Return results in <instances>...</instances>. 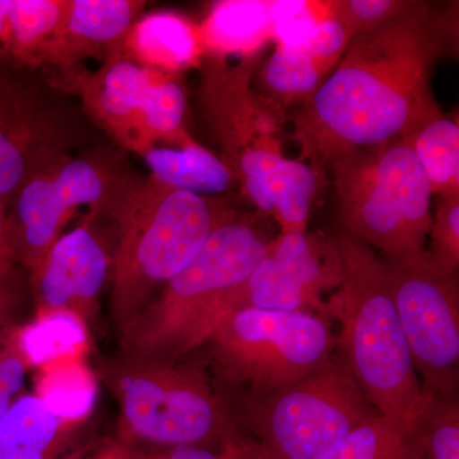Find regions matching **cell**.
<instances>
[{
  "label": "cell",
  "instance_id": "ba28073f",
  "mask_svg": "<svg viewBox=\"0 0 459 459\" xmlns=\"http://www.w3.org/2000/svg\"><path fill=\"white\" fill-rule=\"evenodd\" d=\"M243 413L276 459H318L380 415L337 352L291 385L244 397Z\"/></svg>",
  "mask_w": 459,
  "mask_h": 459
},
{
  "label": "cell",
  "instance_id": "9a60e30c",
  "mask_svg": "<svg viewBox=\"0 0 459 459\" xmlns=\"http://www.w3.org/2000/svg\"><path fill=\"white\" fill-rule=\"evenodd\" d=\"M95 221L87 213L77 228L62 234L31 274L39 313L65 310L86 322L98 312L100 295L110 280L111 252Z\"/></svg>",
  "mask_w": 459,
  "mask_h": 459
},
{
  "label": "cell",
  "instance_id": "2e32d148",
  "mask_svg": "<svg viewBox=\"0 0 459 459\" xmlns=\"http://www.w3.org/2000/svg\"><path fill=\"white\" fill-rule=\"evenodd\" d=\"M143 0H69L65 22L42 59L41 71H74L83 60H108L146 8Z\"/></svg>",
  "mask_w": 459,
  "mask_h": 459
},
{
  "label": "cell",
  "instance_id": "4fadbf2b",
  "mask_svg": "<svg viewBox=\"0 0 459 459\" xmlns=\"http://www.w3.org/2000/svg\"><path fill=\"white\" fill-rule=\"evenodd\" d=\"M341 282L342 263L334 238L307 231L281 234L270 241L262 261L235 292L228 314L256 307L327 316L323 296L331 295Z\"/></svg>",
  "mask_w": 459,
  "mask_h": 459
},
{
  "label": "cell",
  "instance_id": "7c38bea8",
  "mask_svg": "<svg viewBox=\"0 0 459 459\" xmlns=\"http://www.w3.org/2000/svg\"><path fill=\"white\" fill-rule=\"evenodd\" d=\"M392 299L422 388L455 394L459 362L458 273L437 268L427 250L386 258Z\"/></svg>",
  "mask_w": 459,
  "mask_h": 459
},
{
  "label": "cell",
  "instance_id": "6da1fadb",
  "mask_svg": "<svg viewBox=\"0 0 459 459\" xmlns=\"http://www.w3.org/2000/svg\"><path fill=\"white\" fill-rule=\"evenodd\" d=\"M424 4L353 39L318 91L295 117V137L309 157L329 164L346 151L406 134L439 108L431 74L457 47V14Z\"/></svg>",
  "mask_w": 459,
  "mask_h": 459
},
{
  "label": "cell",
  "instance_id": "30bf717a",
  "mask_svg": "<svg viewBox=\"0 0 459 459\" xmlns=\"http://www.w3.org/2000/svg\"><path fill=\"white\" fill-rule=\"evenodd\" d=\"M253 66L252 59L230 65L228 60L205 56L199 66L198 98L223 161L249 201L265 212L292 160L282 153L277 107L262 102L250 89Z\"/></svg>",
  "mask_w": 459,
  "mask_h": 459
},
{
  "label": "cell",
  "instance_id": "603a6c76",
  "mask_svg": "<svg viewBox=\"0 0 459 459\" xmlns=\"http://www.w3.org/2000/svg\"><path fill=\"white\" fill-rule=\"evenodd\" d=\"M318 459H430L418 427H404L382 415L355 429Z\"/></svg>",
  "mask_w": 459,
  "mask_h": 459
},
{
  "label": "cell",
  "instance_id": "83f0119b",
  "mask_svg": "<svg viewBox=\"0 0 459 459\" xmlns=\"http://www.w3.org/2000/svg\"><path fill=\"white\" fill-rule=\"evenodd\" d=\"M337 2L281 0L272 4V26L277 47H298L316 27L336 17Z\"/></svg>",
  "mask_w": 459,
  "mask_h": 459
},
{
  "label": "cell",
  "instance_id": "cb8c5ba5",
  "mask_svg": "<svg viewBox=\"0 0 459 459\" xmlns=\"http://www.w3.org/2000/svg\"><path fill=\"white\" fill-rule=\"evenodd\" d=\"M14 340L27 365L42 368L82 352L87 343L86 322L65 310L39 313L35 322L14 332Z\"/></svg>",
  "mask_w": 459,
  "mask_h": 459
},
{
  "label": "cell",
  "instance_id": "d6986e66",
  "mask_svg": "<svg viewBox=\"0 0 459 459\" xmlns=\"http://www.w3.org/2000/svg\"><path fill=\"white\" fill-rule=\"evenodd\" d=\"M141 157L151 177L202 197L222 195L235 180L226 162L198 142L184 147L153 146Z\"/></svg>",
  "mask_w": 459,
  "mask_h": 459
},
{
  "label": "cell",
  "instance_id": "d590c367",
  "mask_svg": "<svg viewBox=\"0 0 459 459\" xmlns=\"http://www.w3.org/2000/svg\"><path fill=\"white\" fill-rule=\"evenodd\" d=\"M8 0H0V47L4 41L7 30Z\"/></svg>",
  "mask_w": 459,
  "mask_h": 459
},
{
  "label": "cell",
  "instance_id": "d6a6232c",
  "mask_svg": "<svg viewBox=\"0 0 459 459\" xmlns=\"http://www.w3.org/2000/svg\"><path fill=\"white\" fill-rule=\"evenodd\" d=\"M132 459H220L219 451L202 446L142 448L131 446Z\"/></svg>",
  "mask_w": 459,
  "mask_h": 459
},
{
  "label": "cell",
  "instance_id": "8fae6325",
  "mask_svg": "<svg viewBox=\"0 0 459 459\" xmlns=\"http://www.w3.org/2000/svg\"><path fill=\"white\" fill-rule=\"evenodd\" d=\"M131 174L122 153L93 146L26 181L8 205V241L17 264L35 273L77 210L89 207L91 216L102 219Z\"/></svg>",
  "mask_w": 459,
  "mask_h": 459
},
{
  "label": "cell",
  "instance_id": "ac0fdd59",
  "mask_svg": "<svg viewBox=\"0 0 459 459\" xmlns=\"http://www.w3.org/2000/svg\"><path fill=\"white\" fill-rule=\"evenodd\" d=\"M272 4L265 0H223L214 3L198 23L204 56L228 60L229 56L253 59L273 39Z\"/></svg>",
  "mask_w": 459,
  "mask_h": 459
},
{
  "label": "cell",
  "instance_id": "836d02e7",
  "mask_svg": "<svg viewBox=\"0 0 459 459\" xmlns=\"http://www.w3.org/2000/svg\"><path fill=\"white\" fill-rule=\"evenodd\" d=\"M72 459H132V448L117 440V442L107 444L92 455Z\"/></svg>",
  "mask_w": 459,
  "mask_h": 459
},
{
  "label": "cell",
  "instance_id": "4dcf8cb0",
  "mask_svg": "<svg viewBox=\"0 0 459 459\" xmlns=\"http://www.w3.org/2000/svg\"><path fill=\"white\" fill-rule=\"evenodd\" d=\"M29 365L21 355L14 340H11L0 349V419L11 409L17 395L25 385L26 371Z\"/></svg>",
  "mask_w": 459,
  "mask_h": 459
},
{
  "label": "cell",
  "instance_id": "484cf974",
  "mask_svg": "<svg viewBox=\"0 0 459 459\" xmlns=\"http://www.w3.org/2000/svg\"><path fill=\"white\" fill-rule=\"evenodd\" d=\"M186 95L177 75L155 72L146 101L144 126L153 146L184 147L195 143L186 128Z\"/></svg>",
  "mask_w": 459,
  "mask_h": 459
},
{
  "label": "cell",
  "instance_id": "52a82bcc",
  "mask_svg": "<svg viewBox=\"0 0 459 459\" xmlns=\"http://www.w3.org/2000/svg\"><path fill=\"white\" fill-rule=\"evenodd\" d=\"M214 370L246 397L296 382L336 352L331 320L319 314L240 307L208 338Z\"/></svg>",
  "mask_w": 459,
  "mask_h": 459
},
{
  "label": "cell",
  "instance_id": "ffe728a7",
  "mask_svg": "<svg viewBox=\"0 0 459 459\" xmlns=\"http://www.w3.org/2000/svg\"><path fill=\"white\" fill-rule=\"evenodd\" d=\"M68 7L69 0H8L7 30L0 57L40 71Z\"/></svg>",
  "mask_w": 459,
  "mask_h": 459
},
{
  "label": "cell",
  "instance_id": "8992f818",
  "mask_svg": "<svg viewBox=\"0 0 459 459\" xmlns=\"http://www.w3.org/2000/svg\"><path fill=\"white\" fill-rule=\"evenodd\" d=\"M328 165L344 232L386 258L425 249L433 193L406 142L398 137L346 151Z\"/></svg>",
  "mask_w": 459,
  "mask_h": 459
},
{
  "label": "cell",
  "instance_id": "9c48e42d",
  "mask_svg": "<svg viewBox=\"0 0 459 459\" xmlns=\"http://www.w3.org/2000/svg\"><path fill=\"white\" fill-rule=\"evenodd\" d=\"M44 72L0 57V201L91 146L90 122Z\"/></svg>",
  "mask_w": 459,
  "mask_h": 459
},
{
  "label": "cell",
  "instance_id": "f1b7e54d",
  "mask_svg": "<svg viewBox=\"0 0 459 459\" xmlns=\"http://www.w3.org/2000/svg\"><path fill=\"white\" fill-rule=\"evenodd\" d=\"M424 2L416 0H338L336 20L349 33L351 41L418 11Z\"/></svg>",
  "mask_w": 459,
  "mask_h": 459
},
{
  "label": "cell",
  "instance_id": "f546056e",
  "mask_svg": "<svg viewBox=\"0 0 459 459\" xmlns=\"http://www.w3.org/2000/svg\"><path fill=\"white\" fill-rule=\"evenodd\" d=\"M428 240L425 250L434 264L446 273H458L459 195H437Z\"/></svg>",
  "mask_w": 459,
  "mask_h": 459
},
{
  "label": "cell",
  "instance_id": "4316f807",
  "mask_svg": "<svg viewBox=\"0 0 459 459\" xmlns=\"http://www.w3.org/2000/svg\"><path fill=\"white\" fill-rule=\"evenodd\" d=\"M419 429L424 435L430 459H459V402L455 394H435L424 389Z\"/></svg>",
  "mask_w": 459,
  "mask_h": 459
},
{
  "label": "cell",
  "instance_id": "5b68a950",
  "mask_svg": "<svg viewBox=\"0 0 459 459\" xmlns=\"http://www.w3.org/2000/svg\"><path fill=\"white\" fill-rule=\"evenodd\" d=\"M102 374L119 402V440L126 446L220 452L238 435L228 404L199 364L123 356Z\"/></svg>",
  "mask_w": 459,
  "mask_h": 459
},
{
  "label": "cell",
  "instance_id": "7402d4cb",
  "mask_svg": "<svg viewBox=\"0 0 459 459\" xmlns=\"http://www.w3.org/2000/svg\"><path fill=\"white\" fill-rule=\"evenodd\" d=\"M338 63L337 57L323 50L309 36L298 47H276L263 68V83L280 104L301 99L307 101Z\"/></svg>",
  "mask_w": 459,
  "mask_h": 459
},
{
  "label": "cell",
  "instance_id": "d4e9b609",
  "mask_svg": "<svg viewBox=\"0 0 459 459\" xmlns=\"http://www.w3.org/2000/svg\"><path fill=\"white\" fill-rule=\"evenodd\" d=\"M95 394L93 377L78 356L42 367L36 395L69 424L84 419L92 409Z\"/></svg>",
  "mask_w": 459,
  "mask_h": 459
},
{
  "label": "cell",
  "instance_id": "e575fe53",
  "mask_svg": "<svg viewBox=\"0 0 459 459\" xmlns=\"http://www.w3.org/2000/svg\"><path fill=\"white\" fill-rule=\"evenodd\" d=\"M8 205L0 201V247L11 249L7 234ZM12 250V249H11Z\"/></svg>",
  "mask_w": 459,
  "mask_h": 459
},
{
  "label": "cell",
  "instance_id": "3957f363",
  "mask_svg": "<svg viewBox=\"0 0 459 459\" xmlns=\"http://www.w3.org/2000/svg\"><path fill=\"white\" fill-rule=\"evenodd\" d=\"M333 238L342 282L328 296L325 312L340 327L336 352L380 415L418 427L424 388L392 299L385 262L347 232Z\"/></svg>",
  "mask_w": 459,
  "mask_h": 459
},
{
  "label": "cell",
  "instance_id": "277c9868",
  "mask_svg": "<svg viewBox=\"0 0 459 459\" xmlns=\"http://www.w3.org/2000/svg\"><path fill=\"white\" fill-rule=\"evenodd\" d=\"M268 244L238 214L222 223L120 333L123 356L179 360L204 346Z\"/></svg>",
  "mask_w": 459,
  "mask_h": 459
},
{
  "label": "cell",
  "instance_id": "7a4b0ae2",
  "mask_svg": "<svg viewBox=\"0 0 459 459\" xmlns=\"http://www.w3.org/2000/svg\"><path fill=\"white\" fill-rule=\"evenodd\" d=\"M237 216L221 198L129 175L102 219L114 228L111 312L120 333L179 273L222 223Z\"/></svg>",
  "mask_w": 459,
  "mask_h": 459
},
{
  "label": "cell",
  "instance_id": "1f68e13d",
  "mask_svg": "<svg viewBox=\"0 0 459 459\" xmlns=\"http://www.w3.org/2000/svg\"><path fill=\"white\" fill-rule=\"evenodd\" d=\"M23 304V285L17 270L0 276V349L16 332V323Z\"/></svg>",
  "mask_w": 459,
  "mask_h": 459
},
{
  "label": "cell",
  "instance_id": "5bb4252c",
  "mask_svg": "<svg viewBox=\"0 0 459 459\" xmlns=\"http://www.w3.org/2000/svg\"><path fill=\"white\" fill-rule=\"evenodd\" d=\"M156 71L144 68L122 51L108 57L95 74L74 71L49 80L81 100L93 126L120 150L142 156L153 147L144 126V101Z\"/></svg>",
  "mask_w": 459,
  "mask_h": 459
},
{
  "label": "cell",
  "instance_id": "44dd1931",
  "mask_svg": "<svg viewBox=\"0 0 459 459\" xmlns=\"http://www.w3.org/2000/svg\"><path fill=\"white\" fill-rule=\"evenodd\" d=\"M401 138L415 153L433 195H459L457 115L451 117L437 108Z\"/></svg>",
  "mask_w": 459,
  "mask_h": 459
},
{
  "label": "cell",
  "instance_id": "e0dca14e",
  "mask_svg": "<svg viewBox=\"0 0 459 459\" xmlns=\"http://www.w3.org/2000/svg\"><path fill=\"white\" fill-rule=\"evenodd\" d=\"M122 53L144 68L177 77L199 68L205 57L198 23L169 11L138 18L124 40Z\"/></svg>",
  "mask_w": 459,
  "mask_h": 459
}]
</instances>
